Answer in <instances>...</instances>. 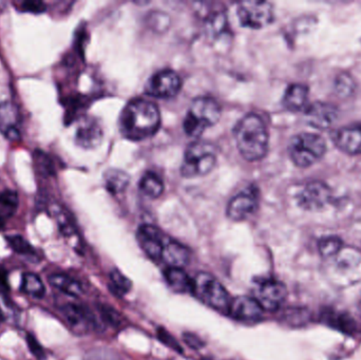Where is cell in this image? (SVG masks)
Segmentation results:
<instances>
[{
    "mask_svg": "<svg viewBox=\"0 0 361 360\" xmlns=\"http://www.w3.org/2000/svg\"><path fill=\"white\" fill-rule=\"evenodd\" d=\"M160 125L161 113L158 106L145 99L131 101L121 114V132L131 141H143L152 137Z\"/></svg>",
    "mask_w": 361,
    "mask_h": 360,
    "instance_id": "cell-1",
    "label": "cell"
},
{
    "mask_svg": "<svg viewBox=\"0 0 361 360\" xmlns=\"http://www.w3.org/2000/svg\"><path fill=\"white\" fill-rule=\"evenodd\" d=\"M240 154L254 162L264 158L269 149V132L264 120L255 113L244 116L233 130Z\"/></svg>",
    "mask_w": 361,
    "mask_h": 360,
    "instance_id": "cell-2",
    "label": "cell"
},
{
    "mask_svg": "<svg viewBox=\"0 0 361 360\" xmlns=\"http://www.w3.org/2000/svg\"><path fill=\"white\" fill-rule=\"evenodd\" d=\"M221 118V107L216 99L200 97L191 103L183 127L188 137H197L209 127L214 126Z\"/></svg>",
    "mask_w": 361,
    "mask_h": 360,
    "instance_id": "cell-3",
    "label": "cell"
},
{
    "mask_svg": "<svg viewBox=\"0 0 361 360\" xmlns=\"http://www.w3.org/2000/svg\"><path fill=\"white\" fill-rule=\"evenodd\" d=\"M326 152V141L316 133H300L293 137L288 145V154L293 163L301 168L315 164L324 158Z\"/></svg>",
    "mask_w": 361,
    "mask_h": 360,
    "instance_id": "cell-4",
    "label": "cell"
},
{
    "mask_svg": "<svg viewBox=\"0 0 361 360\" xmlns=\"http://www.w3.org/2000/svg\"><path fill=\"white\" fill-rule=\"evenodd\" d=\"M192 293L202 302L220 312L228 313L231 298L222 283L208 273H199L192 279Z\"/></svg>",
    "mask_w": 361,
    "mask_h": 360,
    "instance_id": "cell-5",
    "label": "cell"
},
{
    "mask_svg": "<svg viewBox=\"0 0 361 360\" xmlns=\"http://www.w3.org/2000/svg\"><path fill=\"white\" fill-rule=\"evenodd\" d=\"M216 163V152L212 144L195 142L187 147L180 165V175L185 178L207 175Z\"/></svg>",
    "mask_w": 361,
    "mask_h": 360,
    "instance_id": "cell-6",
    "label": "cell"
},
{
    "mask_svg": "<svg viewBox=\"0 0 361 360\" xmlns=\"http://www.w3.org/2000/svg\"><path fill=\"white\" fill-rule=\"evenodd\" d=\"M237 14L242 27L261 29L273 23V4L257 0L242 1L238 6Z\"/></svg>",
    "mask_w": 361,
    "mask_h": 360,
    "instance_id": "cell-7",
    "label": "cell"
},
{
    "mask_svg": "<svg viewBox=\"0 0 361 360\" xmlns=\"http://www.w3.org/2000/svg\"><path fill=\"white\" fill-rule=\"evenodd\" d=\"M288 290L281 281L263 279L255 283L254 298L264 311H276L286 302Z\"/></svg>",
    "mask_w": 361,
    "mask_h": 360,
    "instance_id": "cell-8",
    "label": "cell"
},
{
    "mask_svg": "<svg viewBox=\"0 0 361 360\" xmlns=\"http://www.w3.org/2000/svg\"><path fill=\"white\" fill-rule=\"evenodd\" d=\"M259 190L250 185L235 194L227 205V217L233 221H243L250 218L258 209Z\"/></svg>",
    "mask_w": 361,
    "mask_h": 360,
    "instance_id": "cell-9",
    "label": "cell"
},
{
    "mask_svg": "<svg viewBox=\"0 0 361 360\" xmlns=\"http://www.w3.org/2000/svg\"><path fill=\"white\" fill-rule=\"evenodd\" d=\"M182 88L179 74L173 70H161L152 76L146 84V92L157 99H171L176 97Z\"/></svg>",
    "mask_w": 361,
    "mask_h": 360,
    "instance_id": "cell-10",
    "label": "cell"
},
{
    "mask_svg": "<svg viewBox=\"0 0 361 360\" xmlns=\"http://www.w3.org/2000/svg\"><path fill=\"white\" fill-rule=\"evenodd\" d=\"M331 200V188L322 181L309 182L303 186L297 196L299 206L310 211H317L324 209Z\"/></svg>",
    "mask_w": 361,
    "mask_h": 360,
    "instance_id": "cell-11",
    "label": "cell"
},
{
    "mask_svg": "<svg viewBox=\"0 0 361 360\" xmlns=\"http://www.w3.org/2000/svg\"><path fill=\"white\" fill-rule=\"evenodd\" d=\"M61 314L68 327L78 335H85L94 329V317L88 309L80 304H63L61 308Z\"/></svg>",
    "mask_w": 361,
    "mask_h": 360,
    "instance_id": "cell-12",
    "label": "cell"
},
{
    "mask_svg": "<svg viewBox=\"0 0 361 360\" xmlns=\"http://www.w3.org/2000/svg\"><path fill=\"white\" fill-rule=\"evenodd\" d=\"M137 239L140 247L148 257L156 261H161L163 249L169 236L161 232L156 226L144 224L137 230Z\"/></svg>",
    "mask_w": 361,
    "mask_h": 360,
    "instance_id": "cell-13",
    "label": "cell"
},
{
    "mask_svg": "<svg viewBox=\"0 0 361 360\" xmlns=\"http://www.w3.org/2000/svg\"><path fill=\"white\" fill-rule=\"evenodd\" d=\"M20 113L18 108L12 101L0 103V132L11 142H18L21 139Z\"/></svg>",
    "mask_w": 361,
    "mask_h": 360,
    "instance_id": "cell-14",
    "label": "cell"
},
{
    "mask_svg": "<svg viewBox=\"0 0 361 360\" xmlns=\"http://www.w3.org/2000/svg\"><path fill=\"white\" fill-rule=\"evenodd\" d=\"M104 139L103 127L97 118L80 120L75 132V143L84 149H94Z\"/></svg>",
    "mask_w": 361,
    "mask_h": 360,
    "instance_id": "cell-15",
    "label": "cell"
},
{
    "mask_svg": "<svg viewBox=\"0 0 361 360\" xmlns=\"http://www.w3.org/2000/svg\"><path fill=\"white\" fill-rule=\"evenodd\" d=\"M262 306L254 297L240 296L231 300L228 314L242 323H255L263 316Z\"/></svg>",
    "mask_w": 361,
    "mask_h": 360,
    "instance_id": "cell-16",
    "label": "cell"
},
{
    "mask_svg": "<svg viewBox=\"0 0 361 360\" xmlns=\"http://www.w3.org/2000/svg\"><path fill=\"white\" fill-rule=\"evenodd\" d=\"M338 112L336 108L331 104L316 101L307 106L305 109V118L307 124L320 130L330 128L336 122Z\"/></svg>",
    "mask_w": 361,
    "mask_h": 360,
    "instance_id": "cell-17",
    "label": "cell"
},
{
    "mask_svg": "<svg viewBox=\"0 0 361 360\" xmlns=\"http://www.w3.org/2000/svg\"><path fill=\"white\" fill-rule=\"evenodd\" d=\"M334 141L341 151L352 156L361 154V126L339 129L335 135Z\"/></svg>",
    "mask_w": 361,
    "mask_h": 360,
    "instance_id": "cell-18",
    "label": "cell"
},
{
    "mask_svg": "<svg viewBox=\"0 0 361 360\" xmlns=\"http://www.w3.org/2000/svg\"><path fill=\"white\" fill-rule=\"evenodd\" d=\"M161 261L165 262L169 268H184L189 262L188 249L169 237L163 249Z\"/></svg>",
    "mask_w": 361,
    "mask_h": 360,
    "instance_id": "cell-19",
    "label": "cell"
},
{
    "mask_svg": "<svg viewBox=\"0 0 361 360\" xmlns=\"http://www.w3.org/2000/svg\"><path fill=\"white\" fill-rule=\"evenodd\" d=\"M307 101H309V88L301 84H293L288 86L282 99L284 107L293 112L307 109Z\"/></svg>",
    "mask_w": 361,
    "mask_h": 360,
    "instance_id": "cell-20",
    "label": "cell"
},
{
    "mask_svg": "<svg viewBox=\"0 0 361 360\" xmlns=\"http://www.w3.org/2000/svg\"><path fill=\"white\" fill-rule=\"evenodd\" d=\"M49 283L57 291L71 296V297H80L84 293L82 285L80 281L65 274H53L49 277Z\"/></svg>",
    "mask_w": 361,
    "mask_h": 360,
    "instance_id": "cell-21",
    "label": "cell"
},
{
    "mask_svg": "<svg viewBox=\"0 0 361 360\" xmlns=\"http://www.w3.org/2000/svg\"><path fill=\"white\" fill-rule=\"evenodd\" d=\"M18 205V194L15 190H4L0 192V228L15 215Z\"/></svg>",
    "mask_w": 361,
    "mask_h": 360,
    "instance_id": "cell-22",
    "label": "cell"
},
{
    "mask_svg": "<svg viewBox=\"0 0 361 360\" xmlns=\"http://www.w3.org/2000/svg\"><path fill=\"white\" fill-rule=\"evenodd\" d=\"M165 279L169 287L177 293L192 292V279L182 268H169L165 271Z\"/></svg>",
    "mask_w": 361,
    "mask_h": 360,
    "instance_id": "cell-23",
    "label": "cell"
},
{
    "mask_svg": "<svg viewBox=\"0 0 361 360\" xmlns=\"http://www.w3.org/2000/svg\"><path fill=\"white\" fill-rule=\"evenodd\" d=\"M106 188L112 194H118L124 192L130 182V178L125 171L118 169H109L104 175Z\"/></svg>",
    "mask_w": 361,
    "mask_h": 360,
    "instance_id": "cell-24",
    "label": "cell"
},
{
    "mask_svg": "<svg viewBox=\"0 0 361 360\" xmlns=\"http://www.w3.org/2000/svg\"><path fill=\"white\" fill-rule=\"evenodd\" d=\"M140 190L148 198H159L164 192V183L157 173L148 171L140 181Z\"/></svg>",
    "mask_w": 361,
    "mask_h": 360,
    "instance_id": "cell-25",
    "label": "cell"
},
{
    "mask_svg": "<svg viewBox=\"0 0 361 360\" xmlns=\"http://www.w3.org/2000/svg\"><path fill=\"white\" fill-rule=\"evenodd\" d=\"M21 291L35 299H42L46 294V287L42 279L33 273H25L23 275L20 285Z\"/></svg>",
    "mask_w": 361,
    "mask_h": 360,
    "instance_id": "cell-26",
    "label": "cell"
},
{
    "mask_svg": "<svg viewBox=\"0 0 361 360\" xmlns=\"http://www.w3.org/2000/svg\"><path fill=\"white\" fill-rule=\"evenodd\" d=\"M32 156H33L34 167L42 177L48 178L55 175L54 162L44 150H34Z\"/></svg>",
    "mask_w": 361,
    "mask_h": 360,
    "instance_id": "cell-27",
    "label": "cell"
},
{
    "mask_svg": "<svg viewBox=\"0 0 361 360\" xmlns=\"http://www.w3.org/2000/svg\"><path fill=\"white\" fill-rule=\"evenodd\" d=\"M6 239L8 247L18 255L23 256V257L33 258V259L37 257L36 249L23 236L13 235V236L6 237Z\"/></svg>",
    "mask_w": 361,
    "mask_h": 360,
    "instance_id": "cell-28",
    "label": "cell"
},
{
    "mask_svg": "<svg viewBox=\"0 0 361 360\" xmlns=\"http://www.w3.org/2000/svg\"><path fill=\"white\" fill-rule=\"evenodd\" d=\"M55 219H56L57 224H59V230L63 236L67 238H72L76 235V228L74 225L73 220L71 216L61 209V207L56 206L54 211Z\"/></svg>",
    "mask_w": 361,
    "mask_h": 360,
    "instance_id": "cell-29",
    "label": "cell"
},
{
    "mask_svg": "<svg viewBox=\"0 0 361 360\" xmlns=\"http://www.w3.org/2000/svg\"><path fill=\"white\" fill-rule=\"evenodd\" d=\"M343 247V240L338 237H324L319 241V252L322 257L324 258H331L338 255Z\"/></svg>",
    "mask_w": 361,
    "mask_h": 360,
    "instance_id": "cell-30",
    "label": "cell"
},
{
    "mask_svg": "<svg viewBox=\"0 0 361 360\" xmlns=\"http://www.w3.org/2000/svg\"><path fill=\"white\" fill-rule=\"evenodd\" d=\"M208 30L214 36L224 33L227 27V18L224 12L216 13L214 16H210L207 21Z\"/></svg>",
    "mask_w": 361,
    "mask_h": 360,
    "instance_id": "cell-31",
    "label": "cell"
},
{
    "mask_svg": "<svg viewBox=\"0 0 361 360\" xmlns=\"http://www.w3.org/2000/svg\"><path fill=\"white\" fill-rule=\"evenodd\" d=\"M110 279H111V283L114 285V289L120 292L121 294L128 293L130 291L131 281L120 271H112Z\"/></svg>",
    "mask_w": 361,
    "mask_h": 360,
    "instance_id": "cell-32",
    "label": "cell"
},
{
    "mask_svg": "<svg viewBox=\"0 0 361 360\" xmlns=\"http://www.w3.org/2000/svg\"><path fill=\"white\" fill-rule=\"evenodd\" d=\"M18 10L23 13L39 15L46 12L47 6L44 2L39 1V0H25V1L21 2Z\"/></svg>",
    "mask_w": 361,
    "mask_h": 360,
    "instance_id": "cell-33",
    "label": "cell"
},
{
    "mask_svg": "<svg viewBox=\"0 0 361 360\" xmlns=\"http://www.w3.org/2000/svg\"><path fill=\"white\" fill-rule=\"evenodd\" d=\"M25 342H27V348H29L30 352L35 356L36 359L42 360L46 357V352H44V348L42 345L38 342L37 338L33 335V334L27 333L25 335Z\"/></svg>",
    "mask_w": 361,
    "mask_h": 360,
    "instance_id": "cell-34",
    "label": "cell"
},
{
    "mask_svg": "<svg viewBox=\"0 0 361 360\" xmlns=\"http://www.w3.org/2000/svg\"><path fill=\"white\" fill-rule=\"evenodd\" d=\"M0 293L8 298L10 294V287H8V273L2 266H0Z\"/></svg>",
    "mask_w": 361,
    "mask_h": 360,
    "instance_id": "cell-35",
    "label": "cell"
},
{
    "mask_svg": "<svg viewBox=\"0 0 361 360\" xmlns=\"http://www.w3.org/2000/svg\"><path fill=\"white\" fill-rule=\"evenodd\" d=\"M185 340H186V342L189 346L193 347V348H199L200 345H201L202 342H200L199 338L195 337V336L191 335V334H187L186 337H185Z\"/></svg>",
    "mask_w": 361,
    "mask_h": 360,
    "instance_id": "cell-36",
    "label": "cell"
},
{
    "mask_svg": "<svg viewBox=\"0 0 361 360\" xmlns=\"http://www.w3.org/2000/svg\"><path fill=\"white\" fill-rule=\"evenodd\" d=\"M4 319H6V316H4V312H2L1 309H0V325L4 323Z\"/></svg>",
    "mask_w": 361,
    "mask_h": 360,
    "instance_id": "cell-37",
    "label": "cell"
}]
</instances>
